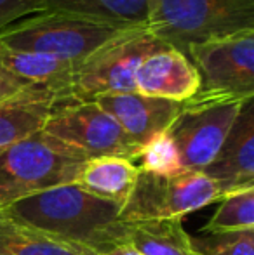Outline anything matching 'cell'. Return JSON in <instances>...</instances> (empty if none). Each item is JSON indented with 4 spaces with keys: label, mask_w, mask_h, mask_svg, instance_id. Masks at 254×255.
<instances>
[{
    "label": "cell",
    "mask_w": 254,
    "mask_h": 255,
    "mask_svg": "<svg viewBox=\"0 0 254 255\" xmlns=\"http://www.w3.org/2000/svg\"><path fill=\"white\" fill-rule=\"evenodd\" d=\"M120 208L71 182L26 196L3 212L45 235L105 255L126 243L131 231L132 224L120 221Z\"/></svg>",
    "instance_id": "obj_1"
},
{
    "label": "cell",
    "mask_w": 254,
    "mask_h": 255,
    "mask_svg": "<svg viewBox=\"0 0 254 255\" xmlns=\"http://www.w3.org/2000/svg\"><path fill=\"white\" fill-rule=\"evenodd\" d=\"M146 26L187 56L200 42L254 30V0H146Z\"/></svg>",
    "instance_id": "obj_2"
},
{
    "label": "cell",
    "mask_w": 254,
    "mask_h": 255,
    "mask_svg": "<svg viewBox=\"0 0 254 255\" xmlns=\"http://www.w3.org/2000/svg\"><path fill=\"white\" fill-rule=\"evenodd\" d=\"M40 135L52 151L78 161L106 156L134 161L141 154L115 118L94 101L56 103Z\"/></svg>",
    "instance_id": "obj_3"
},
{
    "label": "cell",
    "mask_w": 254,
    "mask_h": 255,
    "mask_svg": "<svg viewBox=\"0 0 254 255\" xmlns=\"http://www.w3.org/2000/svg\"><path fill=\"white\" fill-rule=\"evenodd\" d=\"M134 26L64 12H38L0 31V44L80 64L85 57Z\"/></svg>",
    "instance_id": "obj_4"
},
{
    "label": "cell",
    "mask_w": 254,
    "mask_h": 255,
    "mask_svg": "<svg viewBox=\"0 0 254 255\" xmlns=\"http://www.w3.org/2000/svg\"><path fill=\"white\" fill-rule=\"evenodd\" d=\"M148 26L124 31L85 57L70 73L56 98L61 101H94L101 96L136 92L134 75L148 54L166 47Z\"/></svg>",
    "instance_id": "obj_5"
},
{
    "label": "cell",
    "mask_w": 254,
    "mask_h": 255,
    "mask_svg": "<svg viewBox=\"0 0 254 255\" xmlns=\"http://www.w3.org/2000/svg\"><path fill=\"white\" fill-rule=\"evenodd\" d=\"M254 98L197 92L183 101L180 115L167 128L183 172H202L216 158L242 106Z\"/></svg>",
    "instance_id": "obj_6"
},
{
    "label": "cell",
    "mask_w": 254,
    "mask_h": 255,
    "mask_svg": "<svg viewBox=\"0 0 254 255\" xmlns=\"http://www.w3.org/2000/svg\"><path fill=\"white\" fill-rule=\"evenodd\" d=\"M227 196L220 182L204 172L159 175L138 167V177L120 208V221L134 224L162 219H183L187 214Z\"/></svg>",
    "instance_id": "obj_7"
},
{
    "label": "cell",
    "mask_w": 254,
    "mask_h": 255,
    "mask_svg": "<svg viewBox=\"0 0 254 255\" xmlns=\"http://www.w3.org/2000/svg\"><path fill=\"white\" fill-rule=\"evenodd\" d=\"M82 165L52 151L40 132L0 149V210L45 189L71 184Z\"/></svg>",
    "instance_id": "obj_8"
},
{
    "label": "cell",
    "mask_w": 254,
    "mask_h": 255,
    "mask_svg": "<svg viewBox=\"0 0 254 255\" xmlns=\"http://www.w3.org/2000/svg\"><path fill=\"white\" fill-rule=\"evenodd\" d=\"M187 56L199 73V92L254 98V30L193 44Z\"/></svg>",
    "instance_id": "obj_9"
},
{
    "label": "cell",
    "mask_w": 254,
    "mask_h": 255,
    "mask_svg": "<svg viewBox=\"0 0 254 255\" xmlns=\"http://www.w3.org/2000/svg\"><path fill=\"white\" fill-rule=\"evenodd\" d=\"M94 103L115 118L127 137L141 151L145 146L167 132L183 108V103L145 96L139 92L101 96L94 99Z\"/></svg>",
    "instance_id": "obj_10"
},
{
    "label": "cell",
    "mask_w": 254,
    "mask_h": 255,
    "mask_svg": "<svg viewBox=\"0 0 254 255\" xmlns=\"http://www.w3.org/2000/svg\"><path fill=\"white\" fill-rule=\"evenodd\" d=\"M202 172L227 195L254 188V99L242 106L216 158Z\"/></svg>",
    "instance_id": "obj_11"
},
{
    "label": "cell",
    "mask_w": 254,
    "mask_h": 255,
    "mask_svg": "<svg viewBox=\"0 0 254 255\" xmlns=\"http://www.w3.org/2000/svg\"><path fill=\"white\" fill-rule=\"evenodd\" d=\"M136 92L183 103L200 89L199 73L188 56L171 45L148 54L134 75Z\"/></svg>",
    "instance_id": "obj_12"
},
{
    "label": "cell",
    "mask_w": 254,
    "mask_h": 255,
    "mask_svg": "<svg viewBox=\"0 0 254 255\" xmlns=\"http://www.w3.org/2000/svg\"><path fill=\"white\" fill-rule=\"evenodd\" d=\"M56 103L54 91L45 85H30L0 103V149L38 134Z\"/></svg>",
    "instance_id": "obj_13"
},
{
    "label": "cell",
    "mask_w": 254,
    "mask_h": 255,
    "mask_svg": "<svg viewBox=\"0 0 254 255\" xmlns=\"http://www.w3.org/2000/svg\"><path fill=\"white\" fill-rule=\"evenodd\" d=\"M138 177V165L126 158H96L84 161L75 184L91 195L122 207Z\"/></svg>",
    "instance_id": "obj_14"
},
{
    "label": "cell",
    "mask_w": 254,
    "mask_h": 255,
    "mask_svg": "<svg viewBox=\"0 0 254 255\" xmlns=\"http://www.w3.org/2000/svg\"><path fill=\"white\" fill-rule=\"evenodd\" d=\"M0 255H101L91 249L63 242L19 222L0 210Z\"/></svg>",
    "instance_id": "obj_15"
},
{
    "label": "cell",
    "mask_w": 254,
    "mask_h": 255,
    "mask_svg": "<svg viewBox=\"0 0 254 255\" xmlns=\"http://www.w3.org/2000/svg\"><path fill=\"white\" fill-rule=\"evenodd\" d=\"M126 243L143 255H202L185 231L183 219L134 222Z\"/></svg>",
    "instance_id": "obj_16"
},
{
    "label": "cell",
    "mask_w": 254,
    "mask_h": 255,
    "mask_svg": "<svg viewBox=\"0 0 254 255\" xmlns=\"http://www.w3.org/2000/svg\"><path fill=\"white\" fill-rule=\"evenodd\" d=\"M0 66L28 84L45 85L51 87L54 94H58L66 78L78 64L66 63L45 54L10 49L0 44Z\"/></svg>",
    "instance_id": "obj_17"
},
{
    "label": "cell",
    "mask_w": 254,
    "mask_h": 255,
    "mask_svg": "<svg viewBox=\"0 0 254 255\" xmlns=\"http://www.w3.org/2000/svg\"><path fill=\"white\" fill-rule=\"evenodd\" d=\"M44 12H64L124 26H145L148 19L146 0H40Z\"/></svg>",
    "instance_id": "obj_18"
},
{
    "label": "cell",
    "mask_w": 254,
    "mask_h": 255,
    "mask_svg": "<svg viewBox=\"0 0 254 255\" xmlns=\"http://www.w3.org/2000/svg\"><path fill=\"white\" fill-rule=\"evenodd\" d=\"M248 229H254V188H246L225 196L216 214L204 226V231L211 235Z\"/></svg>",
    "instance_id": "obj_19"
},
{
    "label": "cell",
    "mask_w": 254,
    "mask_h": 255,
    "mask_svg": "<svg viewBox=\"0 0 254 255\" xmlns=\"http://www.w3.org/2000/svg\"><path fill=\"white\" fill-rule=\"evenodd\" d=\"M138 160H141V165H138V167L146 172H152V174L174 175L183 172L180 167V161H178L176 149H174L173 142L167 137L166 132L159 135L155 141L150 142L148 146H145Z\"/></svg>",
    "instance_id": "obj_20"
},
{
    "label": "cell",
    "mask_w": 254,
    "mask_h": 255,
    "mask_svg": "<svg viewBox=\"0 0 254 255\" xmlns=\"http://www.w3.org/2000/svg\"><path fill=\"white\" fill-rule=\"evenodd\" d=\"M202 255H254V229L225 235H211L207 240H197Z\"/></svg>",
    "instance_id": "obj_21"
},
{
    "label": "cell",
    "mask_w": 254,
    "mask_h": 255,
    "mask_svg": "<svg viewBox=\"0 0 254 255\" xmlns=\"http://www.w3.org/2000/svg\"><path fill=\"white\" fill-rule=\"evenodd\" d=\"M44 12L40 0H0V31L31 14Z\"/></svg>",
    "instance_id": "obj_22"
},
{
    "label": "cell",
    "mask_w": 254,
    "mask_h": 255,
    "mask_svg": "<svg viewBox=\"0 0 254 255\" xmlns=\"http://www.w3.org/2000/svg\"><path fill=\"white\" fill-rule=\"evenodd\" d=\"M30 85H33V84H28V82L14 77L12 73H9V71L0 66V103L12 98V96L19 94L21 91L28 89Z\"/></svg>",
    "instance_id": "obj_23"
},
{
    "label": "cell",
    "mask_w": 254,
    "mask_h": 255,
    "mask_svg": "<svg viewBox=\"0 0 254 255\" xmlns=\"http://www.w3.org/2000/svg\"><path fill=\"white\" fill-rule=\"evenodd\" d=\"M105 255H143V254H139L138 250H136L134 247L129 245V243H122V245L115 247V249H112Z\"/></svg>",
    "instance_id": "obj_24"
}]
</instances>
